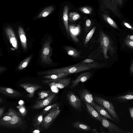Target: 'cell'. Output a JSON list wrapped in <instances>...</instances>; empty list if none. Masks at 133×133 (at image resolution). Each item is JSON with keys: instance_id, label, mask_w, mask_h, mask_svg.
<instances>
[{"instance_id": "cell-29", "label": "cell", "mask_w": 133, "mask_h": 133, "mask_svg": "<svg viewBox=\"0 0 133 133\" xmlns=\"http://www.w3.org/2000/svg\"><path fill=\"white\" fill-rule=\"evenodd\" d=\"M11 118V116L7 112L0 118V124L10 121Z\"/></svg>"}, {"instance_id": "cell-6", "label": "cell", "mask_w": 133, "mask_h": 133, "mask_svg": "<svg viewBox=\"0 0 133 133\" xmlns=\"http://www.w3.org/2000/svg\"><path fill=\"white\" fill-rule=\"evenodd\" d=\"M102 126L107 128L110 133H130V132L124 130L119 127L101 115Z\"/></svg>"}, {"instance_id": "cell-26", "label": "cell", "mask_w": 133, "mask_h": 133, "mask_svg": "<svg viewBox=\"0 0 133 133\" xmlns=\"http://www.w3.org/2000/svg\"><path fill=\"white\" fill-rule=\"evenodd\" d=\"M102 16L104 20L111 26L115 28H118V26L115 22L108 15L103 14Z\"/></svg>"}, {"instance_id": "cell-21", "label": "cell", "mask_w": 133, "mask_h": 133, "mask_svg": "<svg viewBox=\"0 0 133 133\" xmlns=\"http://www.w3.org/2000/svg\"><path fill=\"white\" fill-rule=\"evenodd\" d=\"M54 9V7L52 6L46 7L38 14L36 18H38L46 17L52 12Z\"/></svg>"}, {"instance_id": "cell-16", "label": "cell", "mask_w": 133, "mask_h": 133, "mask_svg": "<svg viewBox=\"0 0 133 133\" xmlns=\"http://www.w3.org/2000/svg\"><path fill=\"white\" fill-rule=\"evenodd\" d=\"M71 80L70 78H63L54 82L50 84L62 89L68 85L70 83Z\"/></svg>"}, {"instance_id": "cell-35", "label": "cell", "mask_w": 133, "mask_h": 133, "mask_svg": "<svg viewBox=\"0 0 133 133\" xmlns=\"http://www.w3.org/2000/svg\"><path fill=\"white\" fill-rule=\"evenodd\" d=\"M10 42L14 47H16V46L17 45V41L15 37H11L10 39Z\"/></svg>"}, {"instance_id": "cell-12", "label": "cell", "mask_w": 133, "mask_h": 133, "mask_svg": "<svg viewBox=\"0 0 133 133\" xmlns=\"http://www.w3.org/2000/svg\"><path fill=\"white\" fill-rule=\"evenodd\" d=\"M78 93L81 99L84 102H87L91 105L94 102L93 95L87 89H83L80 90Z\"/></svg>"}, {"instance_id": "cell-44", "label": "cell", "mask_w": 133, "mask_h": 133, "mask_svg": "<svg viewBox=\"0 0 133 133\" xmlns=\"http://www.w3.org/2000/svg\"><path fill=\"white\" fill-rule=\"evenodd\" d=\"M28 63L26 62H24L22 65V66L23 68L25 67L27 65Z\"/></svg>"}, {"instance_id": "cell-14", "label": "cell", "mask_w": 133, "mask_h": 133, "mask_svg": "<svg viewBox=\"0 0 133 133\" xmlns=\"http://www.w3.org/2000/svg\"><path fill=\"white\" fill-rule=\"evenodd\" d=\"M71 125L75 129L82 131L95 132V130L92 129L89 126L79 121H75L71 123Z\"/></svg>"}, {"instance_id": "cell-33", "label": "cell", "mask_w": 133, "mask_h": 133, "mask_svg": "<svg viewBox=\"0 0 133 133\" xmlns=\"http://www.w3.org/2000/svg\"><path fill=\"white\" fill-rule=\"evenodd\" d=\"M34 128L32 130V132L34 133H38L43 131V130L40 126L34 127Z\"/></svg>"}, {"instance_id": "cell-3", "label": "cell", "mask_w": 133, "mask_h": 133, "mask_svg": "<svg viewBox=\"0 0 133 133\" xmlns=\"http://www.w3.org/2000/svg\"><path fill=\"white\" fill-rule=\"evenodd\" d=\"M98 41L104 58L105 59L109 58L107 55L108 52L112 57H113L114 54L115 52V49L111 39L102 31L99 33Z\"/></svg>"}, {"instance_id": "cell-20", "label": "cell", "mask_w": 133, "mask_h": 133, "mask_svg": "<svg viewBox=\"0 0 133 133\" xmlns=\"http://www.w3.org/2000/svg\"><path fill=\"white\" fill-rule=\"evenodd\" d=\"M64 49L68 55L73 57L77 58L80 56L81 52L71 46H65Z\"/></svg>"}, {"instance_id": "cell-19", "label": "cell", "mask_w": 133, "mask_h": 133, "mask_svg": "<svg viewBox=\"0 0 133 133\" xmlns=\"http://www.w3.org/2000/svg\"><path fill=\"white\" fill-rule=\"evenodd\" d=\"M133 99V92H129L125 94L117 96L114 99V101L120 103L126 102Z\"/></svg>"}, {"instance_id": "cell-7", "label": "cell", "mask_w": 133, "mask_h": 133, "mask_svg": "<svg viewBox=\"0 0 133 133\" xmlns=\"http://www.w3.org/2000/svg\"><path fill=\"white\" fill-rule=\"evenodd\" d=\"M70 104L75 110L81 112L82 103L81 99L72 91H69L66 94Z\"/></svg>"}, {"instance_id": "cell-43", "label": "cell", "mask_w": 133, "mask_h": 133, "mask_svg": "<svg viewBox=\"0 0 133 133\" xmlns=\"http://www.w3.org/2000/svg\"><path fill=\"white\" fill-rule=\"evenodd\" d=\"M130 72L131 74L133 75V61L130 67Z\"/></svg>"}, {"instance_id": "cell-36", "label": "cell", "mask_w": 133, "mask_h": 133, "mask_svg": "<svg viewBox=\"0 0 133 133\" xmlns=\"http://www.w3.org/2000/svg\"><path fill=\"white\" fill-rule=\"evenodd\" d=\"M5 109V106L0 108V118H1L3 116Z\"/></svg>"}, {"instance_id": "cell-9", "label": "cell", "mask_w": 133, "mask_h": 133, "mask_svg": "<svg viewBox=\"0 0 133 133\" xmlns=\"http://www.w3.org/2000/svg\"><path fill=\"white\" fill-rule=\"evenodd\" d=\"M19 86L24 88L28 92V97L31 98L34 96L35 92L39 89L43 88L40 85L30 83H24L20 84Z\"/></svg>"}, {"instance_id": "cell-23", "label": "cell", "mask_w": 133, "mask_h": 133, "mask_svg": "<svg viewBox=\"0 0 133 133\" xmlns=\"http://www.w3.org/2000/svg\"><path fill=\"white\" fill-rule=\"evenodd\" d=\"M58 104L56 103L50 104L44 109L41 112L44 115L47 114L58 107Z\"/></svg>"}, {"instance_id": "cell-31", "label": "cell", "mask_w": 133, "mask_h": 133, "mask_svg": "<svg viewBox=\"0 0 133 133\" xmlns=\"http://www.w3.org/2000/svg\"><path fill=\"white\" fill-rule=\"evenodd\" d=\"M79 10L84 14H90L91 13L92 9L90 7L84 6L80 8L79 9Z\"/></svg>"}, {"instance_id": "cell-28", "label": "cell", "mask_w": 133, "mask_h": 133, "mask_svg": "<svg viewBox=\"0 0 133 133\" xmlns=\"http://www.w3.org/2000/svg\"><path fill=\"white\" fill-rule=\"evenodd\" d=\"M96 29V27H94L90 31L86 36L84 42V44H87L90 40L93 35Z\"/></svg>"}, {"instance_id": "cell-34", "label": "cell", "mask_w": 133, "mask_h": 133, "mask_svg": "<svg viewBox=\"0 0 133 133\" xmlns=\"http://www.w3.org/2000/svg\"><path fill=\"white\" fill-rule=\"evenodd\" d=\"M94 62H95V61L93 59L90 58H87L84 60L81 63L84 64H85L92 63Z\"/></svg>"}, {"instance_id": "cell-45", "label": "cell", "mask_w": 133, "mask_h": 133, "mask_svg": "<svg viewBox=\"0 0 133 133\" xmlns=\"http://www.w3.org/2000/svg\"><path fill=\"white\" fill-rule=\"evenodd\" d=\"M5 100L3 99L1 97H0V104H1L3 102H4Z\"/></svg>"}, {"instance_id": "cell-38", "label": "cell", "mask_w": 133, "mask_h": 133, "mask_svg": "<svg viewBox=\"0 0 133 133\" xmlns=\"http://www.w3.org/2000/svg\"><path fill=\"white\" fill-rule=\"evenodd\" d=\"M123 24L127 27L133 30V27L129 24L127 22H124Z\"/></svg>"}, {"instance_id": "cell-30", "label": "cell", "mask_w": 133, "mask_h": 133, "mask_svg": "<svg viewBox=\"0 0 133 133\" xmlns=\"http://www.w3.org/2000/svg\"><path fill=\"white\" fill-rule=\"evenodd\" d=\"M17 108L18 109L21 116H25L27 114V110L25 106L19 105L17 106Z\"/></svg>"}, {"instance_id": "cell-15", "label": "cell", "mask_w": 133, "mask_h": 133, "mask_svg": "<svg viewBox=\"0 0 133 133\" xmlns=\"http://www.w3.org/2000/svg\"><path fill=\"white\" fill-rule=\"evenodd\" d=\"M84 103L87 111L90 115L95 119L101 122L102 119L101 115L90 104L86 102Z\"/></svg>"}, {"instance_id": "cell-4", "label": "cell", "mask_w": 133, "mask_h": 133, "mask_svg": "<svg viewBox=\"0 0 133 133\" xmlns=\"http://www.w3.org/2000/svg\"><path fill=\"white\" fill-rule=\"evenodd\" d=\"M94 101L102 107L110 115L117 124L120 121L113 104L111 102L98 96H93Z\"/></svg>"}, {"instance_id": "cell-41", "label": "cell", "mask_w": 133, "mask_h": 133, "mask_svg": "<svg viewBox=\"0 0 133 133\" xmlns=\"http://www.w3.org/2000/svg\"><path fill=\"white\" fill-rule=\"evenodd\" d=\"M49 52V50L48 48H45L43 50V53L45 55H48Z\"/></svg>"}, {"instance_id": "cell-11", "label": "cell", "mask_w": 133, "mask_h": 133, "mask_svg": "<svg viewBox=\"0 0 133 133\" xmlns=\"http://www.w3.org/2000/svg\"><path fill=\"white\" fill-rule=\"evenodd\" d=\"M69 35L73 41L75 43L78 42L79 39L77 37L81 32L80 25L69 24Z\"/></svg>"}, {"instance_id": "cell-32", "label": "cell", "mask_w": 133, "mask_h": 133, "mask_svg": "<svg viewBox=\"0 0 133 133\" xmlns=\"http://www.w3.org/2000/svg\"><path fill=\"white\" fill-rule=\"evenodd\" d=\"M125 44L129 47L133 48V41L126 38L124 40Z\"/></svg>"}, {"instance_id": "cell-39", "label": "cell", "mask_w": 133, "mask_h": 133, "mask_svg": "<svg viewBox=\"0 0 133 133\" xmlns=\"http://www.w3.org/2000/svg\"><path fill=\"white\" fill-rule=\"evenodd\" d=\"M129 110L130 117L133 120V108L131 107L129 108Z\"/></svg>"}, {"instance_id": "cell-5", "label": "cell", "mask_w": 133, "mask_h": 133, "mask_svg": "<svg viewBox=\"0 0 133 133\" xmlns=\"http://www.w3.org/2000/svg\"><path fill=\"white\" fill-rule=\"evenodd\" d=\"M60 111L58 107L44 117L40 126L43 130L49 129L59 115Z\"/></svg>"}, {"instance_id": "cell-2", "label": "cell", "mask_w": 133, "mask_h": 133, "mask_svg": "<svg viewBox=\"0 0 133 133\" xmlns=\"http://www.w3.org/2000/svg\"><path fill=\"white\" fill-rule=\"evenodd\" d=\"M7 112L11 118L10 121L0 124V127L5 128L20 129L24 131L28 127L26 122L21 117L20 114L12 108L8 109Z\"/></svg>"}, {"instance_id": "cell-1", "label": "cell", "mask_w": 133, "mask_h": 133, "mask_svg": "<svg viewBox=\"0 0 133 133\" xmlns=\"http://www.w3.org/2000/svg\"><path fill=\"white\" fill-rule=\"evenodd\" d=\"M105 65V64L95 62L84 64L78 63L56 70L54 73L55 74L63 73L69 75L89 70L92 69L102 67Z\"/></svg>"}, {"instance_id": "cell-40", "label": "cell", "mask_w": 133, "mask_h": 133, "mask_svg": "<svg viewBox=\"0 0 133 133\" xmlns=\"http://www.w3.org/2000/svg\"><path fill=\"white\" fill-rule=\"evenodd\" d=\"M20 38L21 41L24 43L26 42V39L25 36L24 35H22L20 36Z\"/></svg>"}, {"instance_id": "cell-18", "label": "cell", "mask_w": 133, "mask_h": 133, "mask_svg": "<svg viewBox=\"0 0 133 133\" xmlns=\"http://www.w3.org/2000/svg\"><path fill=\"white\" fill-rule=\"evenodd\" d=\"M69 7L66 5L64 7L63 12V20L65 27L68 35H69V30L68 14Z\"/></svg>"}, {"instance_id": "cell-37", "label": "cell", "mask_w": 133, "mask_h": 133, "mask_svg": "<svg viewBox=\"0 0 133 133\" xmlns=\"http://www.w3.org/2000/svg\"><path fill=\"white\" fill-rule=\"evenodd\" d=\"M91 21L89 19H87L85 22V26L87 28L89 27L91 25Z\"/></svg>"}, {"instance_id": "cell-22", "label": "cell", "mask_w": 133, "mask_h": 133, "mask_svg": "<svg viewBox=\"0 0 133 133\" xmlns=\"http://www.w3.org/2000/svg\"><path fill=\"white\" fill-rule=\"evenodd\" d=\"M44 115L41 112L35 116L33 121L34 127L40 126L44 117Z\"/></svg>"}, {"instance_id": "cell-13", "label": "cell", "mask_w": 133, "mask_h": 133, "mask_svg": "<svg viewBox=\"0 0 133 133\" xmlns=\"http://www.w3.org/2000/svg\"><path fill=\"white\" fill-rule=\"evenodd\" d=\"M0 92L5 95L12 97L19 98L23 96L21 93L11 88L1 87Z\"/></svg>"}, {"instance_id": "cell-25", "label": "cell", "mask_w": 133, "mask_h": 133, "mask_svg": "<svg viewBox=\"0 0 133 133\" xmlns=\"http://www.w3.org/2000/svg\"><path fill=\"white\" fill-rule=\"evenodd\" d=\"M80 15L76 12H72L68 14V21L71 22H75L79 19Z\"/></svg>"}, {"instance_id": "cell-24", "label": "cell", "mask_w": 133, "mask_h": 133, "mask_svg": "<svg viewBox=\"0 0 133 133\" xmlns=\"http://www.w3.org/2000/svg\"><path fill=\"white\" fill-rule=\"evenodd\" d=\"M52 93V92L50 90L47 91L42 90L39 91L38 93V97L36 100L42 99L46 98L49 96Z\"/></svg>"}, {"instance_id": "cell-42", "label": "cell", "mask_w": 133, "mask_h": 133, "mask_svg": "<svg viewBox=\"0 0 133 133\" xmlns=\"http://www.w3.org/2000/svg\"><path fill=\"white\" fill-rule=\"evenodd\" d=\"M126 38L133 41V35H128L127 36Z\"/></svg>"}, {"instance_id": "cell-27", "label": "cell", "mask_w": 133, "mask_h": 133, "mask_svg": "<svg viewBox=\"0 0 133 133\" xmlns=\"http://www.w3.org/2000/svg\"><path fill=\"white\" fill-rule=\"evenodd\" d=\"M69 75L64 74H56L51 75L45 77V78L51 79H59L65 78Z\"/></svg>"}, {"instance_id": "cell-17", "label": "cell", "mask_w": 133, "mask_h": 133, "mask_svg": "<svg viewBox=\"0 0 133 133\" xmlns=\"http://www.w3.org/2000/svg\"><path fill=\"white\" fill-rule=\"evenodd\" d=\"M101 115L107 119L112 121L114 122L115 121L107 111L101 106L99 105L94 102L91 105Z\"/></svg>"}, {"instance_id": "cell-10", "label": "cell", "mask_w": 133, "mask_h": 133, "mask_svg": "<svg viewBox=\"0 0 133 133\" xmlns=\"http://www.w3.org/2000/svg\"><path fill=\"white\" fill-rule=\"evenodd\" d=\"M92 75V73L90 72H86L81 74L72 81L70 88L72 89L77 86L80 82H84L88 80Z\"/></svg>"}, {"instance_id": "cell-8", "label": "cell", "mask_w": 133, "mask_h": 133, "mask_svg": "<svg viewBox=\"0 0 133 133\" xmlns=\"http://www.w3.org/2000/svg\"><path fill=\"white\" fill-rule=\"evenodd\" d=\"M56 95V93H52L49 96L46 98L36 100L32 106L31 108L34 109H38L47 107L51 104Z\"/></svg>"}]
</instances>
